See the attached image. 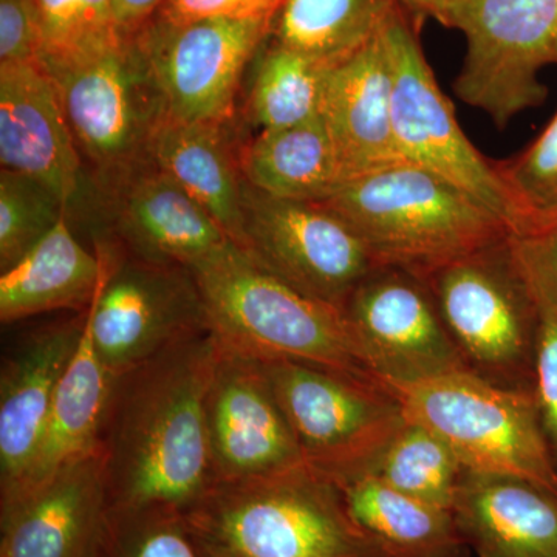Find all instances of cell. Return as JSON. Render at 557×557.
Returning <instances> with one entry per match:
<instances>
[{
    "label": "cell",
    "instance_id": "obj_30",
    "mask_svg": "<svg viewBox=\"0 0 557 557\" xmlns=\"http://www.w3.org/2000/svg\"><path fill=\"white\" fill-rule=\"evenodd\" d=\"M40 33L39 62L50 75L116 46L113 0H33Z\"/></svg>",
    "mask_w": 557,
    "mask_h": 557
},
{
    "label": "cell",
    "instance_id": "obj_14",
    "mask_svg": "<svg viewBox=\"0 0 557 557\" xmlns=\"http://www.w3.org/2000/svg\"><path fill=\"white\" fill-rule=\"evenodd\" d=\"M271 22L157 20L138 33L164 113L185 123L222 124L233 112L242 72Z\"/></svg>",
    "mask_w": 557,
    "mask_h": 557
},
{
    "label": "cell",
    "instance_id": "obj_19",
    "mask_svg": "<svg viewBox=\"0 0 557 557\" xmlns=\"http://www.w3.org/2000/svg\"><path fill=\"white\" fill-rule=\"evenodd\" d=\"M116 194V230L127 252L193 270L231 244L228 234L185 189L157 170L134 171Z\"/></svg>",
    "mask_w": 557,
    "mask_h": 557
},
{
    "label": "cell",
    "instance_id": "obj_39",
    "mask_svg": "<svg viewBox=\"0 0 557 557\" xmlns=\"http://www.w3.org/2000/svg\"><path fill=\"white\" fill-rule=\"evenodd\" d=\"M420 16L432 17L448 27L449 11L454 0H398Z\"/></svg>",
    "mask_w": 557,
    "mask_h": 557
},
{
    "label": "cell",
    "instance_id": "obj_8",
    "mask_svg": "<svg viewBox=\"0 0 557 557\" xmlns=\"http://www.w3.org/2000/svg\"><path fill=\"white\" fill-rule=\"evenodd\" d=\"M449 28L467 39L454 90L498 129L547 100L539 79L557 60V0H454Z\"/></svg>",
    "mask_w": 557,
    "mask_h": 557
},
{
    "label": "cell",
    "instance_id": "obj_34",
    "mask_svg": "<svg viewBox=\"0 0 557 557\" xmlns=\"http://www.w3.org/2000/svg\"><path fill=\"white\" fill-rule=\"evenodd\" d=\"M508 242L539 309L557 311V218L509 234Z\"/></svg>",
    "mask_w": 557,
    "mask_h": 557
},
{
    "label": "cell",
    "instance_id": "obj_38",
    "mask_svg": "<svg viewBox=\"0 0 557 557\" xmlns=\"http://www.w3.org/2000/svg\"><path fill=\"white\" fill-rule=\"evenodd\" d=\"M166 0H113L115 17L124 36H134L148 25L150 16L160 11Z\"/></svg>",
    "mask_w": 557,
    "mask_h": 557
},
{
    "label": "cell",
    "instance_id": "obj_3",
    "mask_svg": "<svg viewBox=\"0 0 557 557\" xmlns=\"http://www.w3.org/2000/svg\"><path fill=\"white\" fill-rule=\"evenodd\" d=\"M321 203L354 228L376 265L423 277L509 236L490 209L406 161L347 180Z\"/></svg>",
    "mask_w": 557,
    "mask_h": 557
},
{
    "label": "cell",
    "instance_id": "obj_1",
    "mask_svg": "<svg viewBox=\"0 0 557 557\" xmlns=\"http://www.w3.org/2000/svg\"><path fill=\"white\" fill-rule=\"evenodd\" d=\"M215 354L209 330L115 376L100 437L110 509L183 515L214 485L205 403Z\"/></svg>",
    "mask_w": 557,
    "mask_h": 557
},
{
    "label": "cell",
    "instance_id": "obj_4",
    "mask_svg": "<svg viewBox=\"0 0 557 557\" xmlns=\"http://www.w3.org/2000/svg\"><path fill=\"white\" fill-rule=\"evenodd\" d=\"M190 271L220 343L259 358L298 359L379 381L338 307L293 288L234 242Z\"/></svg>",
    "mask_w": 557,
    "mask_h": 557
},
{
    "label": "cell",
    "instance_id": "obj_27",
    "mask_svg": "<svg viewBox=\"0 0 557 557\" xmlns=\"http://www.w3.org/2000/svg\"><path fill=\"white\" fill-rule=\"evenodd\" d=\"M398 0H284L277 46L336 65L379 36Z\"/></svg>",
    "mask_w": 557,
    "mask_h": 557
},
{
    "label": "cell",
    "instance_id": "obj_9",
    "mask_svg": "<svg viewBox=\"0 0 557 557\" xmlns=\"http://www.w3.org/2000/svg\"><path fill=\"white\" fill-rule=\"evenodd\" d=\"M95 247L104 258V276L86 319L95 350L113 376L211 330L193 271L119 252L108 242Z\"/></svg>",
    "mask_w": 557,
    "mask_h": 557
},
{
    "label": "cell",
    "instance_id": "obj_12",
    "mask_svg": "<svg viewBox=\"0 0 557 557\" xmlns=\"http://www.w3.org/2000/svg\"><path fill=\"white\" fill-rule=\"evenodd\" d=\"M51 76L73 137L90 160L102 170L134 168L166 115L138 33Z\"/></svg>",
    "mask_w": 557,
    "mask_h": 557
},
{
    "label": "cell",
    "instance_id": "obj_21",
    "mask_svg": "<svg viewBox=\"0 0 557 557\" xmlns=\"http://www.w3.org/2000/svg\"><path fill=\"white\" fill-rule=\"evenodd\" d=\"M383 30L333 65L325 87L321 115L338 149L346 182L401 161L392 127V70Z\"/></svg>",
    "mask_w": 557,
    "mask_h": 557
},
{
    "label": "cell",
    "instance_id": "obj_41",
    "mask_svg": "<svg viewBox=\"0 0 557 557\" xmlns=\"http://www.w3.org/2000/svg\"><path fill=\"white\" fill-rule=\"evenodd\" d=\"M556 64H557V60H556Z\"/></svg>",
    "mask_w": 557,
    "mask_h": 557
},
{
    "label": "cell",
    "instance_id": "obj_5",
    "mask_svg": "<svg viewBox=\"0 0 557 557\" xmlns=\"http://www.w3.org/2000/svg\"><path fill=\"white\" fill-rule=\"evenodd\" d=\"M424 278L468 372L496 386L534 392L541 311L508 237Z\"/></svg>",
    "mask_w": 557,
    "mask_h": 557
},
{
    "label": "cell",
    "instance_id": "obj_35",
    "mask_svg": "<svg viewBox=\"0 0 557 557\" xmlns=\"http://www.w3.org/2000/svg\"><path fill=\"white\" fill-rule=\"evenodd\" d=\"M541 311L536 362H534V397L545 438L557 467V311Z\"/></svg>",
    "mask_w": 557,
    "mask_h": 557
},
{
    "label": "cell",
    "instance_id": "obj_36",
    "mask_svg": "<svg viewBox=\"0 0 557 557\" xmlns=\"http://www.w3.org/2000/svg\"><path fill=\"white\" fill-rule=\"evenodd\" d=\"M284 0H166L160 21L185 24L201 20L273 21Z\"/></svg>",
    "mask_w": 557,
    "mask_h": 557
},
{
    "label": "cell",
    "instance_id": "obj_20",
    "mask_svg": "<svg viewBox=\"0 0 557 557\" xmlns=\"http://www.w3.org/2000/svg\"><path fill=\"white\" fill-rule=\"evenodd\" d=\"M450 512L479 557H557V493L548 487L467 472Z\"/></svg>",
    "mask_w": 557,
    "mask_h": 557
},
{
    "label": "cell",
    "instance_id": "obj_24",
    "mask_svg": "<svg viewBox=\"0 0 557 557\" xmlns=\"http://www.w3.org/2000/svg\"><path fill=\"white\" fill-rule=\"evenodd\" d=\"M146 156L239 245L245 185L237 175L220 124L185 123L164 115L150 135Z\"/></svg>",
    "mask_w": 557,
    "mask_h": 557
},
{
    "label": "cell",
    "instance_id": "obj_23",
    "mask_svg": "<svg viewBox=\"0 0 557 557\" xmlns=\"http://www.w3.org/2000/svg\"><path fill=\"white\" fill-rule=\"evenodd\" d=\"M104 258L91 252L73 236L67 215L25 256L0 276V321L22 319L58 310L86 313L97 296Z\"/></svg>",
    "mask_w": 557,
    "mask_h": 557
},
{
    "label": "cell",
    "instance_id": "obj_26",
    "mask_svg": "<svg viewBox=\"0 0 557 557\" xmlns=\"http://www.w3.org/2000/svg\"><path fill=\"white\" fill-rule=\"evenodd\" d=\"M245 182L278 199L321 201L346 182L338 149L324 116L262 131L242 153Z\"/></svg>",
    "mask_w": 557,
    "mask_h": 557
},
{
    "label": "cell",
    "instance_id": "obj_7",
    "mask_svg": "<svg viewBox=\"0 0 557 557\" xmlns=\"http://www.w3.org/2000/svg\"><path fill=\"white\" fill-rule=\"evenodd\" d=\"M307 463L338 479L366 468L406 421L380 381L289 358H260Z\"/></svg>",
    "mask_w": 557,
    "mask_h": 557
},
{
    "label": "cell",
    "instance_id": "obj_22",
    "mask_svg": "<svg viewBox=\"0 0 557 557\" xmlns=\"http://www.w3.org/2000/svg\"><path fill=\"white\" fill-rule=\"evenodd\" d=\"M113 380L115 376L95 350L84 314L83 338L58 388L39 448L16 490L0 498V508L20 500L78 458L100 449Z\"/></svg>",
    "mask_w": 557,
    "mask_h": 557
},
{
    "label": "cell",
    "instance_id": "obj_29",
    "mask_svg": "<svg viewBox=\"0 0 557 557\" xmlns=\"http://www.w3.org/2000/svg\"><path fill=\"white\" fill-rule=\"evenodd\" d=\"M333 65L298 51L273 47L260 61L249 112L262 131L298 126L321 115Z\"/></svg>",
    "mask_w": 557,
    "mask_h": 557
},
{
    "label": "cell",
    "instance_id": "obj_17",
    "mask_svg": "<svg viewBox=\"0 0 557 557\" xmlns=\"http://www.w3.org/2000/svg\"><path fill=\"white\" fill-rule=\"evenodd\" d=\"M84 314L22 336L0 369V498L30 468L58 388L83 338Z\"/></svg>",
    "mask_w": 557,
    "mask_h": 557
},
{
    "label": "cell",
    "instance_id": "obj_18",
    "mask_svg": "<svg viewBox=\"0 0 557 557\" xmlns=\"http://www.w3.org/2000/svg\"><path fill=\"white\" fill-rule=\"evenodd\" d=\"M60 89L39 61L0 64V161L69 207L81 185V160Z\"/></svg>",
    "mask_w": 557,
    "mask_h": 557
},
{
    "label": "cell",
    "instance_id": "obj_2",
    "mask_svg": "<svg viewBox=\"0 0 557 557\" xmlns=\"http://www.w3.org/2000/svg\"><path fill=\"white\" fill-rule=\"evenodd\" d=\"M183 519L196 544L234 557H388L310 463L214 483Z\"/></svg>",
    "mask_w": 557,
    "mask_h": 557
},
{
    "label": "cell",
    "instance_id": "obj_33",
    "mask_svg": "<svg viewBox=\"0 0 557 557\" xmlns=\"http://www.w3.org/2000/svg\"><path fill=\"white\" fill-rule=\"evenodd\" d=\"M97 557H200L182 512L110 509Z\"/></svg>",
    "mask_w": 557,
    "mask_h": 557
},
{
    "label": "cell",
    "instance_id": "obj_13",
    "mask_svg": "<svg viewBox=\"0 0 557 557\" xmlns=\"http://www.w3.org/2000/svg\"><path fill=\"white\" fill-rule=\"evenodd\" d=\"M341 311L380 383L409 384L468 372L426 278L412 271L376 267Z\"/></svg>",
    "mask_w": 557,
    "mask_h": 557
},
{
    "label": "cell",
    "instance_id": "obj_28",
    "mask_svg": "<svg viewBox=\"0 0 557 557\" xmlns=\"http://www.w3.org/2000/svg\"><path fill=\"white\" fill-rule=\"evenodd\" d=\"M359 472L450 511L468 471L437 434L406 418L401 428Z\"/></svg>",
    "mask_w": 557,
    "mask_h": 557
},
{
    "label": "cell",
    "instance_id": "obj_16",
    "mask_svg": "<svg viewBox=\"0 0 557 557\" xmlns=\"http://www.w3.org/2000/svg\"><path fill=\"white\" fill-rule=\"evenodd\" d=\"M109 516L100 448L0 508V557H97Z\"/></svg>",
    "mask_w": 557,
    "mask_h": 557
},
{
    "label": "cell",
    "instance_id": "obj_31",
    "mask_svg": "<svg viewBox=\"0 0 557 557\" xmlns=\"http://www.w3.org/2000/svg\"><path fill=\"white\" fill-rule=\"evenodd\" d=\"M64 203L39 182L0 174V270L21 262L65 215Z\"/></svg>",
    "mask_w": 557,
    "mask_h": 557
},
{
    "label": "cell",
    "instance_id": "obj_10",
    "mask_svg": "<svg viewBox=\"0 0 557 557\" xmlns=\"http://www.w3.org/2000/svg\"><path fill=\"white\" fill-rule=\"evenodd\" d=\"M392 70V127L399 160L423 168L463 190L515 228L516 212L498 174L461 131L440 89L412 25L401 9L383 30Z\"/></svg>",
    "mask_w": 557,
    "mask_h": 557
},
{
    "label": "cell",
    "instance_id": "obj_11",
    "mask_svg": "<svg viewBox=\"0 0 557 557\" xmlns=\"http://www.w3.org/2000/svg\"><path fill=\"white\" fill-rule=\"evenodd\" d=\"M237 247L293 288L338 309L379 267L361 237L324 203L278 199L248 183Z\"/></svg>",
    "mask_w": 557,
    "mask_h": 557
},
{
    "label": "cell",
    "instance_id": "obj_37",
    "mask_svg": "<svg viewBox=\"0 0 557 557\" xmlns=\"http://www.w3.org/2000/svg\"><path fill=\"white\" fill-rule=\"evenodd\" d=\"M40 33L33 0H0V64L39 61Z\"/></svg>",
    "mask_w": 557,
    "mask_h": 557
},
{
    "label": "cell",
    "instance_id": "obj_40",
    "mask_svg": "<svg viewBox=\"0 0 557 557\" xmlns=\"http://www.w3.org/2000/svg\"><path fill=\"white\" fill-rule=\"evenodd\" d=\"M194 544H196V542H194ZM196 547L200 557H234L225 555V553L215 552V549L203 547V545L196 544Z\"/></svg>",
    "mask_w": 557,
    "mask_h": 557
},
{
    "label": "cell",
    "instance_id": "obj_25",
    "mask_svg": "<svg viewBox=\"0 0 557 557\" xmlns=\"http://www.w3.org/2000/svg\"><path fill=\"white\" fill-rule=\"evenodd\" d=\"M333 482L351 518L388 557H457L465 547L448 509L418 500L364 472Z\"/></svg>",
    "mask_w": 557,
    "mask_h": 557
},
{
    "label": "cell",
    "instance_id": "obj_6",
    "mask_svg": "<svg viewBox=\"0 0 557 557\" xmlns=\"http://www.w3.org/2000/svg\"><path fill=\"white\" fill-rule=\"evenodd\" d=\"M384 386L406 418L453 449L471 474L528 480L557 493V467L534 392L511 391L469 372Z\"/></svg>",
    "mask_w": 557,
    "mask_h": 557
},
{
    "label": "cell",
    "instance_id": "obj_32",
    "mask_svg": "<svg viewBox=\"0 0 557 557\" xmlns=\"http://www.w3.org/2000/svg\"><path fill=\"white\" fill-rule=\"evenodd\" d=\"M496 164L516 212L509 234L557 218V112L522 153Z\"/></svg>",
    "mask_w": 557,
    "mask_h": 557
},
{
    "label": "cell",
    "instance_id": "obj_15",
    "mask_svg": "<svg viewBox=\"0 0 557 557\" xmlns=\"http://www.w3.org/2000/svg\"><path fill=\"white\" fill-rule=\"evenodd\" d=\"M205 409L214 483L307 463L259 357L218 339Z\"/></svg>",
    "mask_w": 557,
    "mask_h": 557
}]
</instances>
